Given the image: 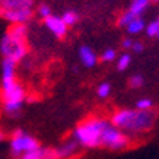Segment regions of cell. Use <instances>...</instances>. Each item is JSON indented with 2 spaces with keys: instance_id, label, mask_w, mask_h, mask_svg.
Instances as JSON below:
<instances>
[{
  "instance_id": "cell-19",
  "label": "cell",
  "mask_w": 159,
  "mask_h": 159,
  "mask_svg": "<svg viewBox=\"0 0 159 159\" xmlns=\"http://www.w3.org/2000/svg\"><path fill=\"white\" fill-rule=\"evenodd\" d=\"M61 18H63L64 24L67 25V26H73V25L77 22V19H79L77 13L76 12H73V10H67V12H64Z\"/></svg>"
},
{
  "instance_id": "cell-20",
  "label": "cell",
  "mask_w": 159,
  "mask_h": 159,
  "mask_svg": "<svg viewBox=\"0 0 159 159\" xmlns=\"http://www.w3.org/2000/svg\"><path fill=\"white\" fill-rule=\"evenodd\" d=\"M146 35L150 37V38H153V37H158V32H159V24L158 20H152L149 24L146 25Z\"/></svg>"
},
{
  "instance_id": "cell-26",
  "label": "cell",
  "mask_w": 159,
  "mask_h": 159,
  "mask_svg": "<svg viewBox=\"0 0 159 159\" xmlns=\"http://www.w3.org/2000/svg\"><path fill=\"white\" fill-rule=\"evenodd\" d=\"M143 48H145V47H143V44L140 43V41H134V44H133V47H131V50H133V53H142V51H143Z\"/></svg>"
},
{
  "instance_id": "cell-15",
  "label": "cell",
  "mask_w": 159,
  "mask_h": 159,
  "mask_svg": "<svg viewBox=\"0 0 159 159\" xmlns=\"http://www.w3.org/2000/svg\"><path fill=\"white\" fill-rule=\"evenodd\" d=\"M127 32L130 35H137V34H140L143 29H146V26H145V20L142 19V16H139V18H136L133 22H131L129 26H127Z\"/></svg>"
},
{
  "instance_id": "cell-3",
  "label": "cell",
  "mask_w": 159,
  "mask_h": 159,
  "mask_svg": "<svg viewBox=\"0 0 159 159\" xmlns=\"http://www.w3.org/2000/svg\"><path fill=\"white\" fill-rule=\"evenodd\" d=\"M25 89L20 83L15 79H5L2 80V99H3V111L7 116L16 117L24 105Z\"/></svg>"
},
{
  "instance_id": "cell-7",
  "label": "cell",
  "mask_w": 159,
  "mask_h": 159,
  "mask_svg": "<svg viewBox=\"0 0 159 159\" xmlns=\"http://www.w3.org/2000/svg\"><path fill=\"white\" fill-rule=\"evenodd\" d=\"M34 16V10L32 9H18V10H3L2 12V18L9 22L10 25L15 24H28Z\"/></svg>"
},
{
  "instance_id": "cell-29",
  "label": "cell",
  "mask_w": 159,
  "mask_h": 159,
  "mask_svg": "<svg viewBox=\"0 0 159 159\" xmlns=\"http://www.w3.org/2000/svg\"><path fill=\"white\" fill-rule=\"evenodd\" d=\"M158 24H159V18H158Z\"/></svg>"
},
{
  "instance_id": "cell-23",
  "label": "cell",
  "mask_w": 159,
  "mask_h": 159,
  "mask_svg": "<svg viewBox=\"0 0 159 159\" xmlns=\"http://www.w3.org/2000/svg\"><path fill=\"white\" fill-rule=\"evenodd\" d=\"M116 58H117V51L114 48H107L105 51L101 54V61H104V63L114 61Z\"/></svg>"
},
{
  "instance_id": "cell-2",
  "label": "cell",
  "mask_w": 159,
  "mask_h": 159,
  "mask_svg": "<svg viewBox=\"0 0 159 159\" xmlns=\"http://www.w3.org/2000/svg\"><path fill=\"white\" fill-rule=\"evenodd\" d=\"M111 121H107L104 118H89L82 121L73 131V139L76 140L82 148L93 149L101 146V140L104 130Z\"/></svg>"
},
{
  "instance_id": "cell-14",
  "label": "cell",
  "mask_w": 159,
  "mask_h": 159,
  "mask_svg": "<svg viewBox=\"0 0 159 159\" xmlns=\"http://www.w3.org/2000/svg\"><path fill=\"white\" fill-rule=\"evenodd\" d=\"M150 2L152 0H133L129 10H130L131 13H134L136 16H142V13L145 12V9L149 6Z\"/></svg>"
},
{
  "instance_id": "cell-25",
  "label": "cell",
  "mask_w": 159,
  "mask_h": 159,
  "mask_svg": "<svg viewBox=\"0 0 159 159\" xmlns=\"http://www.w3.org/2000/svg\"><path fill=\"white\" fill-rule=\"evenodd\" d=\"M37 13H38L39 18H43V19H47L51 16V9H50L48 5H45V3H41L38 6V9H37Z\"/></svg>"
},
{
  "instance_id": "cell-8",
  "label": "cell",
  "mask_w": 159,
  "mask_h": 159,
  "mask_svg": "<svg viewBox=\"0 0 159 159\" xmlns=\"http://www.w3.org/2000/svg\"><path fill=\"white\" fill-rule=\"evenodd\" d=\"M44 25H45V26H47V29H48L50 32H53L57 38H63L64 35L67 34V28H69V26L64 24L63 18H60V16L51 15L50 18L44 19Z\"/></svg>"
},
{
  "instance_id": "cell-5",
  "label": "cell",
  "mask_w": 159,
  "mask_h": 159,
  "mask_svg": "<svg viewBox=\"0 0 159 159\" xmlns=\"http://www.w3.org/2000/svg\"><path fill=\"white\" fill-rule=\"evenodd\" d=\"M0 53L3 56V58H10L13 61L19 63L20 60H24L28 54V47L25 41H19V39L12 38L7 32H6L2 39H0Z\"/></svg>"
},
{
  "instance_id": "cell-4",
  "label": "cell",
  "mask_w": 159,
  "mask_h": 159,
  "mask_svg": "<svg viewBox=\"0 0 159 159\" xmlns=\"http://www.w3.org/2000/svg\"><path fill=\"white\" fill-rule=\"evenodd\" d=\"M9 146H10V155L16 159L20 158L26 152H31V150H35V149H38V148H41L38 140L35 139V137H32V136L26 134L20 129L13 131Z\"/></svg>"
},
{
  "instance_id": "cell-6",
  "label": "cell",
  "mask_w": 159,
  "mask_h": 159,
  "mask_svg": "<svg viewBox=\"0 0 159 159\" xmlns=\"http://www.w3.org/2000/svg\"><path fill=\"white\" fill-rule=\"evenodd\" d=\"M129 145H130V139L124 131L114 127L111 123L107 125V129L104 130V134H102L101 146L111 150H123L127 149Z\"/></svg>"
},
{
  "instance_id": "cell-13",
  "label": "cell",
  "mask_w": 159,
  "mask_h": 159,
  "mask_svg": "<svg viewBox=\"0 0 159 159\" xmlns=\"http://www.w3.org/2000/svg\"><path fill=\"white\" fill-rule=\"evenodd\" d=\"M15 72H16V61L10 60V58H3V61H2V80L15 79Z\"/></svg>"
},
{
  "instance_id": "cell-9",
  "label": "cell",
  "mask_w": 159,
  "mask_h": 159,
  "mask_svg": "<svg viewBox=\"0 0 159 159\" xmlns=\"http://www.w3.org/2000/svg\"><path fill=\"white\" fill-rule=\"evenodd\" d=\"M35 0H0V7L3 10H18V9H32Z\"/></svg>"
},
{
  "instance_id": "cell-10",
  "label": "cell",
  "mask_w": 159,
  "mask_h": 159,
  "mask_svg": "<svg viewBox=\"0 0 159 159\" xmlns=\"http://www.w3.org/2000/svg\"><path fill=\"white\" fill-rule=\"evenodd\" d=\"M79 58H80V61L85 67H93L98 61L97 53L88 45H82L79 48Z\"/></svg>"
},
{
  "instance_id": "cell-12",
  "label": "cell",
  "mask_w": 159,
  "mask_h": 159,
  "mask_svg": "<svg viewBox=\"0 0 159 159\" xmlns=\"http://www.w3.org/2000/svg\"><path fill=\"white\" fill-rule=\"evenodd\" d=\"M7 34L15 39H19V41H25L26 35H28V28L25 24H15L10 25L7 29Z\"/></svg>"
},
{
  "instance_id": "cell-1",
  "label": "cell",
  "mask_w": 159,
  "mask_h": 159,
  "mask_svg": "<svg viewBox=\"0 0 159 159\" xmlns=\"http://www.w3.org/2000/svg\"><path fill=\"white\" fill-rule=\"evenodd\" d=\"M155 114L152 110H118L111 116V124L124 133L140 134L149 131L155 124Z\"/></svg>"
},
{
  "instance_id": "cell-11",
  "label": "cell",
  "mask_w": 159,
  "mask_h": 159,
  "mask_svg": "<svg viewBox=\"0 0 159 159\" xmlns=\"http://www.w3.org/2000/svg\"><path fill=\"white\" fill-rule=\"evenodd\" d=\"M79 143H77L75 139L72 140H67V142H64L60 148H57V156L58 159H67V158H72L73 155L76 153L77 148H79Z\"/></svg>"
},
{
  "instance_id": "cell-21",
  "label": "cell",
  "mask_w": 159,
  "mask_h": 159,
  "mask_svg": "<svg viewBox=\"0 0 159 159\" xmlns=\"http://www.w3.org/2000/svg\"><path fill=\"white\" fill-rule=\"evenodd\" d=\"M110 93H111V85L108 82H102L99 86L97 88V95L99 98H107V97H110Z\"/></svg>"
},
{
  "instance_id": "cell-24",
  "label": "cell",
  "mask_w": 159,
  "mask_h": 159,
  "mask_svg": "<svg viewBox=\"0 0 159 159\" xmlns=\"http://www.w3.org/2000/svg\"><path fill=\"white\" fill-rule=\"evenodd\" d=\"M143 83H145V79H143L142 75H133V76L130 77V80H129V85H130V88H133V89H137V88L143 86Z\"/></svg>"
},
{
  "instance_id": "cell-16",
  "label": "cell",
  "mask_w": 159,
  "mask_h": 159,
  "mask_svg": "<svg viewBox=\"0 0 159 159\" xmlns=\"http://www.w3.org/2000/svg\"><path fill=\"white\" fill-rule=\"evenodd\" d=\"M18 159H47V148H38L35 150L26 152Z\"/></svg>"
},
{
  "instance_id": "cell-28",
  "label": "cell",
  "mask_w": 159,
  "mask_h": 159,
  "mask_svg": "<svg viewBox=\"0 0 159 159\" xmlns=\"http://www.w3.org/2000/svg\"><path fill=\"white\" fill-rule=\"evenodd\" d=\"M152 2H153V3H159V0H152Z\"/></svg>"
},
{
  "instance_id": "cell-22",
  "label": "cell",
  "mask_w": 159,
  "mask_h": 159,
  "mask_svg": "<svg viewBox=\"0 0 159 159\" xmlns=\"http://www.w3.org/2000/svg\"><path fill=\"white\" fill-rule=\"evenodd\" d=\"M152 107H153V102L149 98H142V99H139L136 102V110L148 111V110H152Z\"/></svg>"
},
{
  "instance_id": "cell-27",
  "label": "cell",
  "mask_w": 159,
  "mask_h": 159,
  "mask_svg": "<svg viewBox=\"0 0 159 159\" xmlns=\"http://www.w3.org/2000/svg\"><path fill=\"white\" fill-rule=\"evenodd\" d=\"M133 44H134V41H133L131 38H124L123 41H121V47L127 50V48H131V47H133Z\"/></svg>"
},
{
  "instance_id": "cell-18",
  "label": "cell",
  "mask_w": 159,
  "mask_h": 159,
  "mask_svg": "<svg viewBox=\"0 0 159 159\" xmlns=\"http://www.w3.org/2000/svg\"><path fill=\"white\" fill-rule=\"evenodd\" d=\"M130 63H131L130 54H121L120 57H118V60H117V70L118 72L127 70V67L130 66Z\"/></svg>"
},
{
  "instance_id": "cell-17",
  "label": "cell",
  "mask_w": 159,
  "mask_h": 159,
  "mask_svg": "<svg viewBox=\"0 0 159 159\" xmlns=\"http://www.w3.org/2000/svg\"><path fill=\"white\" fill-rule=\"evenodd\" d=\"M136 18H139V16H136L134 13H131L130 10H127V12H124V13L118 18L117 24H118V26H124V28H127V26H129V25H130Z\"/></svg>"
}]
</instances>
